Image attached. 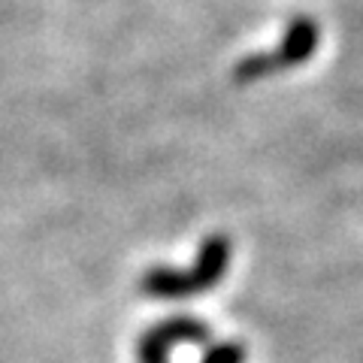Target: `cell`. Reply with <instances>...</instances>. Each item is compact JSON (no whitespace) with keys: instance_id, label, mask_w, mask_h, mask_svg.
Instances as JSON below:
<instances>
[{"instance_id":"3","label":"cell","mask_w":363,"mask_h":363,"mask_svg":"<svg viewBox=\"0 0 363 363\" xmlns=\"http://www.w3.org/2000/svg\"><path fill=\"white\" fill-rule=\"evenodd\" d=\"M209 327L194 315H176L167 321L155 324L152 330L140 336V363H169L173 351L179 345H206L209 342Z\"/></svg>"},{"instance_id":"4","label":"cell","mask_w":363,"mask_h":363,"mask_svg":"<svg viewBox=\"0 0 363 363\" xmlns=\"http://www.w3.org/2000/svg\"><path fill=\"white\" fill-rule=\"evenodd\" d=\"M248 357V348L236 339H227V342H215L203 351L200 363H245Z\"/></svg>"},{"instance_id":"2","label":"cell","mask_w":363,"mask_h":363,"mask_svg":"<svg viewBox=\"0 0 363 363\" xmlns=\"http://www.w3.org/2000/svg\"><path fill=\"white\" fill-rule=\"evenodd\" d=\"M318 40H321V28L318 21L309 16H297L288 25L285 37L276 45L272 52H257V55H248L236 64V82H257V79H267V76H276L281 70H291V67H300L306 64L315 55L318 49Z\"/></svg>"},{"instance_id":"1","label":"cell","mask_w":363,"mask_h":363,"mask_svg":"<svg viewBox=\"0 0 363 363\" xmlns=\"http://www.w3.org/2000/svg\"><path fill=\"white\" fill-rule=\"evenodd\" d=\"M230 236L212 233L203 240L197 260L191 264V269H173V267H152L140 279V288L145 297L152 300H188L200 297V294L212 291L215 285H221L230 267Z\"/></svg>"}]
</instances>
